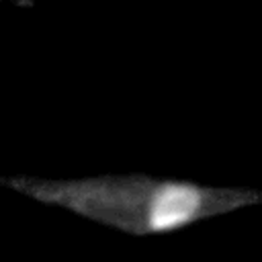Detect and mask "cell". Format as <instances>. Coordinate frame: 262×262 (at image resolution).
<instances>
[{
	"mask_svg": "<svg viewBox=\"0 0 262 262\" xmlns=\"http://www.w3.org/2000/svg\"><path fill=\"white\" fill-rule=\"evenodd\" d=\"M0 182L33 201L66 209L104 227L143 237L172 233L199 221L262 205V190L211 186L147 174H98L84 178L2 176Z\"/></svg>",
	"mask_w": 262,
	"mask_h": 262,
	"instance_id": "1",
	"label": "cell"
}]
</instances>
